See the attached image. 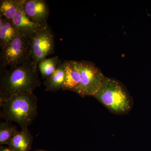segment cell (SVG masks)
I'll return each mask as SVG.
<instances>
[{"label": "cell", "instance_id": "6da1fadb", "mask_svg": "<svg viewBox=\"0 0 151 151\" xmlns=\"http://www.w3.org/2000/svg\"><path fill=\"white\" fill-rule=\"evenodd\" d=\"M37 66L30 59L1 72L0 102L20 93H33L40 86Z\"/></svg>", "mask_w": 151, "mask_h": 151}, {"label": "cell", "instance_id": "7a4b0ae2", "mask_svg": "<svg viewBox=\"0 0 151 151\" xmlns=\"http://www.w3.org/2000/svg\"><path fill=\"white\" fill-rule=\"evenodd\" d=\"M0 117L6 122H14L22 130L27 129L38 115L37 99L33 93L16 94L0 102Z\"/></svg>", "mask_w": 151, "mask_h": 151}, {"label": "cell", "instance_id": "3957f363", "mask_svg": "<svg viewBox=\"0 0 151 151\" xmlns=\"http://www.w3.org/2000/svg\"><path fill=\"white\" fill-rule=\"evenodd\" d=\"M93 96L116 114L127 113L132 107L129 96L123 86L116 80L106 76L100 89Z\"/></svg>", "mask_w": 151, "mask_h": 151}, {"label": "cell", "instance_id": "277c9868", "mask_svg": "<svg viewBox=\"0 0 151 151\" xmlns=\"http://www.w3.org/2000/svg\"><path fill=\"white\" fill-rule=\"evenodd\" d=\"M30 39L19 36L0 52V72L10 68L15 67L31 59Z\"/></svg>", "mask_w": 151, "mask_h": 151}, {"label": "cell", "instance_id": "5b68a950", "mask_svg": "<svg viewBox=\"0 0 151 151\" xmlns=\"http://www.w3.org/2000/svg\"><path fill=\"white\" fill-rule=\"evenodd\" d=\"M76 63L81 76L77 94L82 97L93 96L100 89L105 76L92 63L76 61Z\"/></svg>", "mask_w": 151, "mask_h": 151}, {"label": "cell", "instance_id": "8992f818", "mask_svg": "<svg viewBox=\"0 0 151 151\" xmlns=\"http://www.w3.org/2000/svg\"><path fill=\"white\" fill-rule=\"evenodd\" d=\"M31 40V59L37 65L47 56L54 53L55 36L49 25L41 28Z\"/></svg>", "mask_w": 151, "mask_h": 151}, {"label": "cell", "instance_id": "52a82bcc", "mask_svg": "<svg viewBox=\"0 0 151 151\" xmlns=\"http://www.w3.org/2000/svg\"><path fill=\"white\" fill-rule=\"evenodd\" d=\"M24 10L30 19L43 27L48 25L50 9L44 0H23Z\"/></svg>", "mask_w": 151, "mask_h": 151}, {"label": "cell", "instance_id": "ba28073f", "mask_svg": "<svg viewBox=\"0 0 151 151\" xmlns=\"http://www.w3.org/2000/svg\"><path fill=\"white\" fill-rule=\"evenodd\" d=\"M12 21L20 35L30 39L42 27L32 21L27 16L24 10L23 0H21L16 14Z\"/></svg>", "mask_w": 151, "mask_h": 151}, {"label": "cell", "instance_id": "9c48e42d", "mask_svg": "<svg viewBox=\"0 0 151 151\" xmlns=\"http://www.w3.org/2000/svg\"><path fill=\"white\" fill-rule=\"evenodd\" d=\"M63 63L65 68V78L62 89L77 93L81 82V76L76 61L66 60Z\"/></svg>", "mask_w": 151, "mask_h": 151}, {"label": "cell", "instance_id": "30bf717a", "mask_svg": "<svg viewBox=\"0 0 151 151\" xmlns=\"http://www.w3.org/2000/svg\"><path fill=\"white\" fill-rule=\"evenodd\" d=\"M33 138L28 129L18 131L9 142V147L14 151H29Z\"/></svg>", "mask_w": 151, "mask_h": 151}, {"label": "cell", "instance_id": "8fae6325", "mask_svg": "<svg viewBox=\"0 0 151 151\" xmlns=\"http://www.w3.org/2000/svg\"><path fill=\"white\" fill-rule=\"evenodd\" d=\"M65 78V71L63 62L59 63L56 70L44 81L46 92H56L62 89Z\"/></svg>", "mask_w": 151, "mask_h": 151}, {"label": "cell", "instance_id": "7c38bea8", "mask_svg": "<svg viewBox=\"0 0 151 151\" xmlns=\"http://www.w3.org/2000/svg\"><path fill=\"white\" fill-rule=\"evenodd\" d=\"M20 35L13 23L12 21L5 19L4 23L0 27V47L3 49Z\"/></svg>", "mask_w": 151, "mask_h": 151}, {"label": "cell", "instance_id": "4fadbf2b", "mask_svg": "<svg viewBox=\"0 0 151 151\" xmlns=\"http://www.w3.org/2000/svg\"><path fill=\"white\" fill-rule=\"evenodd\" d=\"M61 62L58 56L45 58L42 60L38 65V67L42 79L46 80L49 78L55 71Z\"/></svg>", "mask_w": 151, "mask_h": 151}, {"label": "cell", "instance_id": "5bb4252c", "mask_svg": "<svg viewBox=\"0 0 151 151\" xmlns=\"http://www.w3.org/2000/svg\"><path fill=\"white\" fill-rule=\"evenodd\" d=\"M21 0H1L0 15L6 19L12 20L16 14Z\"/></svg>", "mask_w": 151, "mask_h": 151}, {"label": "cell", "instance_id": "9a60e30c", "mask_svg": "<svg viewBox=\"0 0 151 151\" xmlns=\"http://www.w3.org/2000/svg\"><path fill=\"white\" fill-rule=\"evenodd\" d=\"M11 122H1L0 124V145H8L11 139L17 132L16 127Z\"/></svg>", "mask_w": 151, "mask_h": 151}, {"label": "cell", "instance_id": "2e32d148", "mask_svg": "<svg viewBox=\"0 0 151 151\" xmlns=\"http://www.w3.org/2000/svg\"><path fill=\"white\" fill-rule=\"evenodd\" d=\"M0 151H14L9 147H5L4 146H1L0 148Z\"/></svg>", "mask_w": 151, "mask_h": 151}, {"label": "cell", "instance_id": "e0dca14e", "mask_svg": "<svg viewBox=\"0 0 151 151\" xmlns=\"http://www.w3.org/2000/svg\"></svg>", "mask_w": 151, "mask_h": 151}]
</instances>
